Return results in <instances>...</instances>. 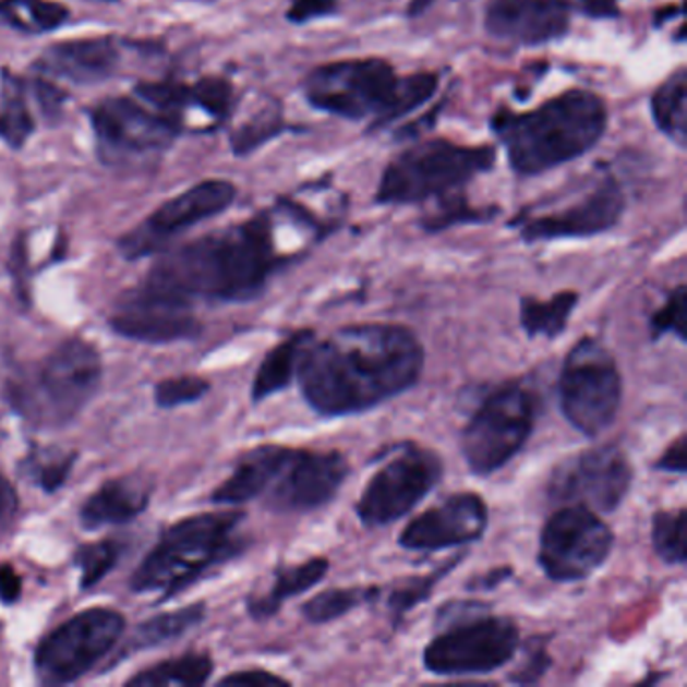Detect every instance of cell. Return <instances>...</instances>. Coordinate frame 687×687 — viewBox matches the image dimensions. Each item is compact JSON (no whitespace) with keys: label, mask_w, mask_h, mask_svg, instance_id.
<instances>
[{"label":"cell","mask_w":687,"mask_h":687,"mask_svg":"<svg viewBox=\"0 0 687 687\" xmlns=\"http://www.w3.org/2000/svg\"><path fill=\"white\" fill-rule=\"evenodd\" d=\"M73 462H75L73 451L39 449V451H33L25 460V470L37 486L45 492H55L65 482Z\"/></svg>","instance_id":"cell-37"},{"label":"cell","mask_w":687,"mask_h":687,"mask_svg":"<svg viewBox=\"0 0 687 687\" xmlns=\"http://www.w3.org/2000/svg\"><path fill=\"white\" fill-rule=\"evenodd\" d=\"M152 486L146 478L125 477L109 480L93 492L81 508V522L85 529H101L111 525L132 522L149 504Z\"/></svg>","instance_id":"cell-23"},{"label":"cell","mask_w":687,"mask_h":687,"mask_svg":"<svg viewBox=\"0 0 687 687\" xmlns=\"http://www.w3.org/2000/svg\"><path fill=\"white\" fill-rule=\"evenodd\" d=\"M349 474V462L337 449L289 448L273 484L266 506L280 513H311L337 496Z\"/></svg>","instance_id":"cell-17"},{"label":"cell","mask_w":687,"mask_h":687,"mask_svg":"<svg viewBox=\"0 0 687 687\" xmlns=\"http://www.w3.org/2000/svg\"><path fill=\"white\" fill-rule=\"evenodd\" d=\"M494 158L489 146H460L448 140L423 142L385 168L375 200L385 206H406L444 198L474 176L492 170Z\"/></svg>","instance_id":"cell-8"},{"label":"cell","mask_w":687,"mask_h":687,"mask_svg":"<svg viewBox=\"0 0 687 687\" xmlns=\"http://www.w3.org/2000/svg\"><path fill=\"white\" fill-rule=\"evenodd\" d=\"M120 59V45L113 37L63 40L43 53L37 69L49 77L99 83L116 73Z\"/></svg>","instance_id":"cell-22"},{"label":"cell","mask_w":687,"mask_h":687,"mask_svg":"<svg viewBox=\"0 0 687 687\" xmlns=\"http://www.w3.org/2000/svg\"><path fill=\"white\" fill-rule=\"evenodd\" d=\"M489 522V504L480 494L456 492L410 520L397 542L413 553H437L480 541Z\"/></svg>","instance_id":"cell-19"},{"label":"cell","mask_w":687,"mask_h":687,"mask_svg":"<svg viewBox=\"0 0 687 687\" xmlns=\"http://www.w3.org/2000/svg\"><path fill=\"white\" fill-rule=\"evenodd\" d=\"M242 520V513L226 510L176 522L135 570L133 593L170 596L196 581L208 568L239 555L242 541L237 529Z\"/></svg>","instance_id":"cell-5"},{"label":"cell","mask_w":687,"mask_h":687,"mask_svg":"<svg viewBox=\"0 0 687 687\" xmlns=\"http://www.w3.org/2000/svg\"><path fill=\"white\" fill-rule=\"evenodd\" d=\"M623 377L617 361L595 337H582L568 351L558 375L561 411L579 434L601 436L622 410Z\"/></svg>","instance_id":"cell-10"},{"label":"cell","mask_w":687,"mask_h":687,"mask_svg":"<svg viewBox=\"0 0 687 687\" xmlns=\"http://www.w3.org/2000/svg\"><path fill=\"white\" fill-rule=\"evenodd\" d=\"M655 470L667 472V474H679L684 477L687 472V439L684 434L675 439L670 448L663 451L658 462L653 463Z\"/></svg>","instance_id":"cell-44"},{"label":"cell","mask_w":687,"mask_h":687,"mask_svg":"<svg viewBox=\"0 0 687 687\" xmlns=\"http://www.w3.org/2000/svg\"><path fill=\"white\" fill-rule=\"evenodd\" d=\"M97 156L107 166H132L159 158L180 130L142 99L107 97L93 107Z\"/></svg>","instance_id":"cell-14"},{"label":"cell","mask_w":687,"mask_h":687,"mask_svg":"<svg viewBox=\"0 0 687 687\" xmlns=\"http://www.w3.org/2000/svg\"><path fill=\"white\" fill-rule=\"evenodd\" d=\"M289 454L287 446H261L249 451L234 472L212 492V503L237 506L263 496Z\"/></svg>","instance_id":"cell-24"},{"label":"cell","mask_w":687,"mask_h":687,"mask_svg":"<svg viewBox=\"0 0 687 687\" xmlns=\"http://www.w3.org/2000/svg\"><path fill=\"white\" fill-rule=\"evenodd\" d=\"M67 19L69 9L51 0H0V23L27 35L55 31Z\"/></svg>","instance_id":"cell-30"},{"label":"cell","mask_w":687,"mask_h":687,"mask_svg":"<svg viewBox=\"0 0 687 687\" xmlns=\"http://www.w3.org/2000/svg\"><path fill=\"white\" fill-rule=\"evenodd\" d=\"M19 508V498L14 494V489L9 484V480L0 477V532L11 527L14 515Z\"/></svg>","instance_id":"cell-47"},{"label":"cell","mask_w":687,"mask_h":687,"mask_svg":"<svg viewBox=\"0 0 687 687\" xmlns=\"http://www.w3.org/2000/svg\"><path fill=\"white\" fill-rule=\"evenodd\" d=\"M111 329L142 343L164 345L194 339L200 335L192 303L149 285L123 292L109 317Z\"/></svg>","instance_id":"cell-18"},{"label":"cell","mask_w":687,"mask_h":687,"mask_svg":"<svg viewBox=\"0 0 687 687\" xmlns=\"http://www.w3.org/2000/svg\"><path fill=\"white\" fill-rule=\"evenodd\" d=\"M490 37L513 45H544L567 35L568 0H490L484 14Z\"/></svg>","instance_id":"cell-21"},{"label":"cell","mask_w":687,"mask_h":687,"mask_svg":"<svg viewBox=\"0 0 687 687\" xmlns=\"http://www.w3.org/2000/svg\"><path fill=\"white\" fill-rule=\"evenodd\" d=\"M377 596H379L377 587L329 589V591H323L304 603L303 617L306 622L315 623V625L337 622L361 605L373 603Z\"/></svg>","instance_id":"cell-32"},{"label":"cell","mask_w":687,"mask_h":687,"mask_svg":"<svg viewBox=\"0 0 687 687\" xmlns=\"http://www.w3.org/2000/svg\"><path fill=\"white\" fill-rule=\"evenodd\" d=\"M539 397L522 382H506L482 397L462 432L466 466L490 477L515 460L537 425Z\"/></svg>","instance_id":"cell-9"},{"label":"cell","mask_w":687,"mask_h":687,"mask_svg":"<svg viewBox=\"0 0 687 687\" xmlns=\"http://www.w3.org/2000/svg\"><path fill=\"white\" fill-rule=\"evenodd\" d=\"M437 83L434 73L399 77L382 59H351L313 69L304 80L303 93L321 111L385 125L427 104Z\"/></svg>","instance_id":"cell-4"},{"label":"cell","mask_w":687,"mask_h":687,"mask_svg":"<svg viewBox=\"0 0 687 687\" xmlns=\"http://www.w3.org/2000/svg\"><path fill=\"white\" fill-rule=\"evenodd\" d=\"M463 561V555L451 556L448 565L432 570L425 577H413L401 584H397L396 589L387 596V608L394 617V623L401 622L411 608L418 607L425 599H430L434 589L442 579H446L454 568L458 567Z\"/></svg>","instance_id":"cell-35"},{"label":"cell","mask_w":687,"mask_h":687,"mask_svg":"<svg viewBox=\"0 0 687 687\" xmlns=\"http://www.w3.org/2000/svg\"><path fill=\"white\" fill-rule=\"evenodd\" d=\"M651 542L663 563H686V508L660 510L651 518Z\"/></svg>","instance_id":"cell-36"},{"label":"cell","mask_w":687,"mask_h":687,"mask_svg":"<svg viewBox=\"0 0 687 687\" xmlns=\"http://www.w3.org/2000/svg\"><path fill=\"white\" fill-rule=\"evenodd\" d=\"M232 107V87L220 77H204L196 85H188V104H185V121L190 113H202L206 120V130L220 125L228 118Z\"/></svg>","instance_id":"cell-34"},{"label":"cell","mask_w":687,"mask_h":687,"mask_svg":"<svg viewBox=\"0 0 687 687\" xmlns=\"http://www.w3.org/2000/svg\"><path fill=\"white\" fill-rule=\"evenodd\" d=\"M549 639L544 637H532L529 646L525 649V660L518 665L515 674L510 675L513 684L520 686H529L541 682L542 675L549 672V667L553 665V658L549 653Z\"/></svg>","instance_id":"cell-41"},{"label":"cell","mask_w":687,"mask_h":687,"mask_svg":"<svg viewBox=\"0 0 687 687\" xmlns=\"http://www.w3.org/2000/svg\"><path fill=\"white\" fill-rule=\"evenodd\" d=\"M220 686L226 687H275L289 686V682L280 675L270 674L265 670H249V672H239V674L228 675Z\"/></svg>","instance_id":"cell-43"},{"label":"cell","mask_w":687,"mask_h":687,"mask_svg":"<svg viewBox=\"0 0 687 687\" xmlns=\"http://www.w3.org/2000/svg\"><path fill=\"white\" fill-rule=\"evenodd\" d=\"M513 567L492 568L484 575H478L472 581H468L466 589L468 591H494L496 587H501L503 582L513 579Z\"/></svg>","instance_id":"cell-46"},{"label":"cell","mask_w":687,"mask_h":687,"mask_svg":"<svg viewBox=\"0 0 687 687\" xmlns=\"http://www.w3.org/2000/svg\"><path fill=\"white\" fill-rule=\"evenodd\" d=\"M101 382V361L92 345L69 339L33 370L9 384L14 410L37 427H61L80 413Z\"/></svg>","instance_id":"cell-6"},{"label":"cell","mask_w":687,"mask_h":687,"mask_svg":"<svg viewBox=\"0 0 687 687\" xmlns=\"http://www.w3.org/2000/svg\"><path fill=\"white\" fill-rule=\"evenodd\" d=\"M237 198V188L226 180H204L168 200L132 232L120 240V251L125 258L137 261L147 254L159 252L192 226L218 216Z\"/></svg>","instance_id":"cell-16"},{"label":"cell","mask_w":687,"mask_h":687,"mask_svg":"<svg viewBox=\"0 0 687 687\" xmlns=\"http://www.w3.org/2000/svg\"><path fill=\"white\" fill-rule=\"evenodd\" d=\"M35 132V120L28 109L27 83L11 71L0 73V140L21 149Z\"/></svg>","instance_id":"cell-27"},{"label":"cell","mask_w":687,"mask_h":687,"mask_svg":"<svg viewBox=\"0 0 687 687\" xmlns=\"http://www.w3.org/2000/svg\"><path fill=\"white\" fill-rule=\"evenodd\" d=\"M329 567L330 563L327 558L313 556L301 565L278 568L270 591L266 595L254 596L249 601V611H251L252 617L258 622L270 619L273 615H277L285 601L306 593L309 589H313L315 584L323 581Z\"/></svg>","instance_id":"cell-25"},{"label":"cell","mask_w":687,"mask_h":687,"mask_svg":"<svg viewBox=\"0 0 687 687\" xmlns=\"http://www.w3.org/2000/svg\"><path fill=\"white\" fill-rule=\"evenodd\" d=\"M613 544V530L595 510L567 504L542 527L539 565L551 581H584L607 563Z\"/></svg>","instance_id":"cell-12"},{"label":"cell","mask_w":687,"mask_h":687,"mask_svg":"<svg viewBox=\"0 0 687 687\" xmlns=\"http://www.w3.org/2000/svg\"><path fill=\"white\" fill-rule=\"evenodd\" d=\"M208 655L188 653L182 660L164 661L146 672L135 675L130 687H196L204 686L212 675Z\"/></svg>","instance_id":"cell-31"},{"label":"cell","mask_w":687,"mask_h":687,"mask_svg":"<svg viewBox=\"0 0 687 687\" xmlns=\"http://www.w3.org/2000/svg\"><path fill=\"white\" fill-rule=\"evenodd\" d=\"M339 0H291L287 19L297 25H303L315 19H323L335 13Z\"/></svg>","instance_id":"cell-42"},{"label":"cell","mask_w":687,"mask_h":687,"mask_svg":"<svg viewBox=\"0 0 687 687\" xmlns=\"http://www.w3.org/2000/svg\"><path fill=\"white\" fill-rule=\"evenodd\" d=\"M287 263L289 256L277 249L273 216L265 212L168 252L144 282L190 303L194 299L242 303L261 297Z\"/></svg>","instance_id":"cell-2"},{"label":"cell","mask_w":687,"mask_h":687,"mask_svg":"<svg viewBox=\"0 0 687 687\" xmlns=\"http://www.w3.org/2000/svg\"><path fill=\"white\" fill-rule=\"evenodd\" d=\"M687 73L677 69L651 97V113L661 132L674 140L679 147L686 146L687 135Z\"/></svg>","instance_id":"cell-29"},{"label":"cell","mask_w":687,"mask_h":687,"mask_svg":"<svg viewBox=\"0 0 687 687\" xmlns=\"http://www.w3.org/2000/svg\"><path fill=\"white\" fill-rule=\"evenodd\" d=\"M313 339H315L313 330H297L289 339L278 343L270 353H266L252 384V399L256 403L265 401L292 384V379L299 373L304 349Z\"/></svg>","instance_id":"cell-26"},{"label":"cell","mask_w":687,"mask_h":687,"mask_svg":"<svg viewBox=\"0 0 687 687\" xmlns=\"http://www.w3.org/2000/svg\"><path fill=\"white\" fill-rule=\"evenodd\" d=\"M121 555L118 541L93 542L83 544L75 553V565L81 570V589H92L116 567Z\"/></svg>","instance_id":"cell-38"},{"label":"cell","mask_w":687,"mask_h":687,"mask_svg":"<svg viewBox=\"0 0 687 687\" xmlns=\"http://www.w3.org/2000/svg\"><path fill=\"white\" fill-rule=\"evenodd\" d=\"M125 631V619L113 608H89L47 635L35 653L43 684L61 686L80 679L106 658Z\"/></svg>","instance_id":"cell-13"},{"label":"cell","mask_w":687,"mask_h":687,"mask_svg":"<svg viewBox=\"0 0 687 687\" xmlns=\"http://www.w3.org/2000/svg\"><path fill=\"white\" fill-rule=\"evenodd\" d=\"M425 367L413 330L396 323H359L313 339L299 365L311 410L325 418L358 415L410 391Z\"/></svg>","instance_id":"cell-1"},{"label":"cell","mask_w":687,"mask_h":687,"mask_svg":"<svg viewBox=\"0 0 687 687\" xmlns=\"http://www.w3.org/2000/svg\"><path fill=\"white\" fill-rule=\"evenodd\" d=\"M210 384L202 377L194 375H184V377H173V379H164L156 387V403L159 408H180L185 403L198 401L208 394Z\"/></svg>","instance_id":"cell-40"},{"label":"cell","mask_w":687,"mask_h":687,"mask_svg":"<svg viewBox=\"0 0 687 687\" xmlns=\"http://www.w3.org/2000/svg\"><path fill=\"white\" fill-rule=\"evenodd\" d=\"M582 11L591 16H617V0H581Z\"/></svg>","instance_id":"cell-48"},{"label":"cell","mask_w":687,"mask_h":687,"mask_svg":"<svg viewBox=\"0 0 687 687\" xmlns=\"http://www.w3.org/2000/svg\"><path fill=\"white\" fill-rule=\"evenodd\" d=\"M444 629L423 651L430 674L444 677L486 675L513 661L520 648V629L510 617L490 615L480 603H451L439 608Z\"/></svg>","instance_id":"cell-7"},{"label":"cell","mask_w":687,"mask_h":687,"mask_svg":"<svg viewBox=\"0 0 687 687\" xmlns=\"http://www.w3.org/2000/svg\"><path fill=\"white\" fill-rule=\"evenodd\" d=\"M634 484V466L617 446L584 449L558 463L546 484L549 501L615 513Z\"/></svg>","instance_id":"cell-15"},{"label":"cell","mask_w":687,"mask_h":687,"mask_svg":"<svg viewBox=\"0 0 687 687\" xmlns=\"http://www.w3.org/2000/svg\"><path fill=\"white\" fill-rule=\"evenodd\" d=\"M579 304V292L561 291L549 301L525 297L520 301V327L529 339H556L567 329L570 313Z\"/></svg>","instance_id":"cell-28"},{"label":"cell","mask_w":687,"mask_h":687,"mask_svg":"<svg viewBox=\"0 0 687 687\" xmlns=\"http://www.w3.org/2000/svg\"><path fill=\"white\" fill-rule=\"evenodd\" d=\"M204 617V605H190L182 611H172V613H164L149 622L142 623L132 635L130 648L132 651L137 649H149L168 643L178 639L180 635L190 631L194 625H198Z\"/></svg>","instance_id":"cell-33"},{"label":"cell","mask_w":687,"mask_h":687,"mask_svg":"<svg viewBox=\"0 0 687 687\" xmlns=\"http://www.w3.org/2000/svg\"><path fill=\"white\" fill-rule=\"evenodd\" d=\"M492 128L515 172L537 176L595 146L607 128V107L595 93L572 89L527 113H501Z\"/></svg>","instance_id":"cell-3"},{"label":"cell","mask_w":687,"mask_h":687,"mask_svg":"<svg viewBox=\"0 0 687 687\" xmlns=\"http://www.w3.org/2000/svg\"><path fill=\"white\" fill-rule=\"evenodd\" d=\"M23 582L11 565L0 563V603L14 605L21 599Z\"/></svg>","instance_id":"cell-45"},{"label":"cell","mask_w":687,"mask_h":687,"mask_svg":"<svg viewBox=\"0 0 687 687\" xmlns=\"http://www.w3.org/2000/svg\"><path fill=\"white\" fill-rule=\"evenodd\" d=\"M442 477L444 462L434 449L410 442L397 444L361 492L355 515L370 529L389 527L410 515Z\"/></svg>","instance_id":"cell-11"},{"label":"cell","mask_w":687,"mask_h":687,"mask_svg":"<svg viewBox=\"0 0 687 687\" xmlns=\"http://www.w3.org/2000/svg\"><path fill=\"white\" fill-rule=\"evenodd\" d=\"M625 210V194L613 178H603L581 200L555 214L530 218L520 225L527 242L541 240L587 239L607 232L619 222Z\"/></svg>","instance_id":"cell-20"},{"label":"cell","mask_w":687,"mask_h":687,"mask_svg":"<svg viewBox=\"0 0 687 687\" xmlns=\"http://www.w3.org/2000/svg\"><path fill=\"white\" fill-rule=\"evenodd\" d=\"M687 289L686 285L675 287L660 311L649 318V333L653 341H660L663 335L672 333L682 343L687 341Z\"/></svg>","instance_id":"cell-39"}]
</instances>
